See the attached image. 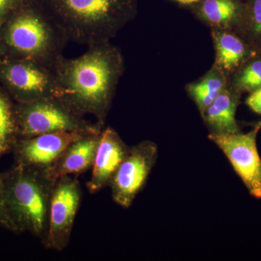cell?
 I'll return each mask as SVG.
<instances>
[{"instance_id":"1","label":"cell","mask_w":261,"mask_h":261,"mask_svg":"<svg viewBox=\"0 0 261 261\" xmlns=\"http://www.w3.org/2000/svg\"><path fill=\"white\" fill-rule=\"evenodd\" d=\"M61 99L81 116H94L104 126L124 72L121 50L111 42L89 46L82 56H62L53 69Z\"/></svg>"},{"instance_id":"2","label":"cell","mask_w":261,"mask_h":261,"mask_svg":"<svg viewBox=\"0 0 261 261\" xmlns=\"http://www.w3.org/2000/svg\"><path fill=\"white\" fill-rule=\"evenodd\" d=\"M69 41L89 46L110 42L135 18L139 0H36Z\"/></svg>"},{"instance_id":"3","label":"cell","mask_w":261,"mask_h":261,"mask_svg":"<svg viewBox=\"0 0 261 261\" xmlns=\"http://www.w3.org/2000/svg\"><path fill=\"white\" fill-rule=\"evenodd\" d=\"M0 40L13 60L32 61L51 71L70 42L36 0H20L0 27Z\"/></svg>"},{"instance_id":"4","label":"cell","mask_w":261,"mask_h":261,"mask_svg":"<svg viewBox=\"0 0 261 261\" xmlns=\"http://www.w3.org/2000/svg\"><path fill=\"white\" fill-rule=\"evenodd\" d=\"M3 176L7 205L18 233H30L42 243L56 180L47 170L15 163Z\"/></svg>"},{"instance_id":"5","label":"cell","mask_w":261,"mask_h":261,"mask_svg":"<svg viewBox=\"0 0 261 261\" xmlns=\"http://www.w3.org/2000/svg\"><path fill=\"white\" fill-rule=\"evenodd\" d=\"M19 138L44 134L75 132L99 133L104 126L87 121L59 97H48L15 105Z\"/></svg>"},{"instance_id":"6","label":"cell","mask_w":261,"mask_h":261,"mask_svg":"<svg viewBox=\"0 0 261 261\" xmlns=\"http://www.w3.org/2000/svg\"><path fill=\"white\" fill-rule=\"evenodd\" d=\"M76 176H63L56 180L47 235L42 243L48 250L62 252L69 245L82 199V189Z\"/></svg>"},{"instance_id":"7","label":"cell","mask_w":261,"mask_h":261,"mask_svg":"<svg viewBox=\"0 0 261 261\" xmlns=\"http://www.w3.org/2000/svg\"><path fill=\"white\" fill-rule=\"evenodd\" d=\"M0 80L18 103L61 96L53 72L32 61L9 60L0 63Z\"/></svg>"},{"instance_id":"8","label":"cell","mask_w":261,"mask_h":261,"mask_svg":"<svg viewBox=\"0 0 261 261\" xmlns=\"http://www.w3.org/2000/svg\"><path fill=\"white\" fill-rule=\"evenodd\" d=\"M158 152L157 145L151 141H143L130 147L108 186L116 204L123 208L130 207L148 179Z\"/></svg>"},{"instance_id":"9","label":"cell","mask_w":261,"mask_h":261,"mask_svg":"<svg viewBox=\"0 0 261 261\" xmlns=\"http://www.w3.org/2000/svg\"><path fill=\"white\" fill-rule=\"evenodd\" d=\"M259 123L250 132L231 135L209 134V140L227 158L250 195L261 198V159L257 147Z\"/></svg>"},{"instance_id":"10","label":"cell","mask_w":261,"mask_h":261,"mask_svg":"<svg viewBox=\"0 0 261 261\" xmlns=\"http://www.w3.org/2000/svg\"><path fill=\"white\" fill-rule=\"evenodd\" d=\"M92 134L96 133L63 132L19 138L12 149L15 163L49 171L68 145Z\"/></svg>"},{"instance_id":"11","label":"cell","mask_w":261,"mask_h":261,"mask_svg":"<svg viewBox=\"0 0 261 261\" xmlns=\"http://www.w3.org/2000/svg\"><path fill=\"white\" fill-rule=\"evenodd\" d=\"M129 148L114 128L111 126L103 128L92 168V176L87 184L91 194L97 193L109 186Z\"/></svg>"},{"instance_id":"12","label":"cell","mask_w":261,"mask_h":261,"mask_svg":"<svg viewBox=\"0 0 261 261\" xmlns=\"http://www.w3.org/2000/svg\"><path fill=\"white\" fill-rule=\"evenodd\" d=\"M102 132L84 136L68 145L49 170L51 177L78 176L92 168Z\"/></svg>"},{"instance_id":"13","label":"cell","mask_w":261,"mask_h":261,"mask_svg":"<svg viewBox=\"0 0 261 261\" xmlns=\"http://www.w3.org/2000/svg\"><path fill=\"white\" fill-rule=\"evenodd\" d=\"M216 58L214 66L229 78L249 59L256 56L231 29H211Z\"/></svg>"},{"instance_id":"14","label":"cell","mask_w":261,"mask_h":261,"mask_svg":"<svg viewBox=\"0 0 261 261\" xmlns=\"http://www.w3.org/2000/svg\"><path fill=\"white\" fill-rule=\"evenodd\" d=\"M241 95L226 87L202 115L210 134L231 135L241 132L236 120Z\"/></svg>"},{"instance_id":"15","label":"cell","mask_w":261,"mask_h":261,"mask_svg":"<svg viewBox=\"0 0 261 261\" xmlns=\"http://www.w3.org/2000/svg\"><path fill=\"white\" fill-rule=\"evenodd\" d=\"M243 0H202L192 6L194 13L211 29H231L238 22Z\"/></svg>"},{"instance_id":"16","label":"cell","mask_w":261,"mask_h":261,"mask_svg":"<svg viewBox=\"0 0 261 261\" xmlns=\"http://www.w3.org/2000/svg\"><path fill=\"white\" fill-rule=\"evenodd\" d=\"M227 87V77L213 65L200 80L187 84L186 90L202 116Z\"/></svg>"},{"instance_id":"17","label":"cell","mask_w":261,"mask_h":261,"mask_svg":"<svg viewBox=\"0 0 261 261\" xmlns=\"http://www.w3.org/2000/svg\"><path fill=\"white\" fill-rule=\"evenodd\" d=\"M232 30L261 58V0H243L241 13Z\"/></svg>"},{"instance_id":"18","label":"cell","mask_w":261,"mask_h":261,"mask_svg":"<svg viewBox=\"0 0 261 261\" xmlns=\"http://www.w3.org/2000/svg\"><path fill=\"white\" fill-rule=\"evenodd\" d=\"M18 139L15 106L8 94L0 89V159L12 152Z\"/></svg>"},{"instance_id":"19","label":"cell","mask_w":261,"mask_h":261,"mask_svg":"<svg viewBox=\"0 0 261 261\" xmlns=\"http://www.w3.org/2000/svg\"><path fill=\"white\" fill-rule=\"evenodd\" d=\"M228 87L240 95L260 88L261 58L254 56L249 59L228 79Z\"/></svg>"},{"instance_id":"20","label":"cell","mask_w":261,"mask_h":261,"mask_svg":"<svg viewBox=\"0 0 261 261\" xmlns=\"http://www.w3.org/2000/svg\"><path fill=\"white\" fill-rule=\"evenodd\" d=\"M0 227L8 230L11 232L19 233L10 216L8 205H7L4 176H3V172L1 171H0Z\"/></svg>"},{"instance_id":"21","label":"cell","mask_w":261,"mask_h":261,"mask_svg":"<svg viewBox=\"0 0 261 261\" xmlns=\"http://www.w3.org/2000/svg\"><path fill=\"white\" fill-rule=\"evenodd\" d=\"M245 104L253 112L261 115V87L250 93L245 100Z\"/></svg>"},{"instance_id":"22","label":"cell","mask_w":261,"mask_h":261,"mask_svg":"<svg viewBox=\"0 0 261 261\" xmlns=\"http://www.w3.org/2000/svg\"><path fill=\"white\" fill-rule=\"evenodd\" d=\"M20 0H0V27Z\"/></svg>"},{"instance_id":"23","label":"cell","mask_w":261,"mask_h":261,"mask_svg":"<svg viewBox=\"0 0 261 261\" xmlns=\"http://www.w3.org/2000/svg\"><path fill=\"white\" fill-rule=\"evenodd\" d=\"M173 2L178 3L185 6H194V5L198 4L202 0H172Z\"/></svg>"},{"instance_id":"24","label":"cell","mask_w":261,"mask_h":261,"mask_svg":"<svg viewBox=\"0 0 261 261\" xmlns=\"http://www.w3.org/2000/svg\"><path fill=\"white\" fill-rule=\"evenodd\" d=\"M258 123H259V125H260V130H261V121H259Z\"/></svg>"}]
</instances>
